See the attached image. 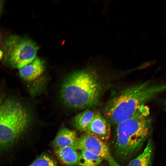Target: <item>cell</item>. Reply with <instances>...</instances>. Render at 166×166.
I'll list each match as a JSON object with an SVG mask.
<instances>
[{"mask_svg":"<svg viewBox=\"0 0 166 166\" xmlns=\"http://www.w3.org/2000/svg\"><path fill=\"white\" fill-rule=\"evenodd\" d=\"M165 85L148 81L121 91L107 104L104 113L111 123L118 124L127 120L145 103L163 92Z\"/></svg>","mask_w":166,"mask_h":166,"instance_id":"cell-1","label":"cell"},{"mask_svg":"<svg viewBox=\"0 0 166 166\" xmlns=\"http://www.w3.org/2000/svg\"><path fill=\"white\" fill-rule=\"evenodd\" d=\"M151 124L149 108L144 105L117 124L114 146L116 156L124 160L139 152L150 135Z\"/></svg>","mask_w":166,"mask_h":166,"instance_id":"cell-2","label":"cell"},{"mask_svg":"<svg viewBox=\"0 0 166 166\" xmlns=\"http://www.w3.org/2000/svg\"><path fill=\"white\" fill-rule=\"evenodd\" d=\"M102 90L97 73L93 70H83L73 73L65 78L61 86L60 96L68 106L83 109L96 105Z\"/></svg>","mask_w":166,"mask_h":166,"instance_id":"cell-3","label":"cell"},{"mask_svg":"<svg viewBox=\"0 0 166 166\" xmlns=\"http://www.w3.org/2000/svg\"><path fill=\"white\" fill-rule=\"evenodd\" d=\"M30 117L19 102L6 101L0 106V153L9 148L28 128Z\"/></svg>","mask_w":166,"mask_h":166,"instance_id":"cell-4","label":"cell"},{"mask_svg":"<svg viewBox=\"0 0 166 166\" xmlns=\"http://www.w3.org/2000/svg\"><path fill=\"white\" fill-rule=\"evenodd\" d=\"M38 47L28 38L11 35L4 44V60L13 67L20 69L36 58Z\"/></svg>","mask_w":166,"mask_h":166,"instance_id":"cell-5","label":"cell"},{"mask_svg":"<svg viewBox=\"0 0 166 166\" xmlns=\"http://www.w3.org/2000/svg\"><path fill=\"white\" fill-rule=\"evenodd\" d=\"M74 147L77 150H85L97 155L108 162L109 166H121L112 156L106 143L96 136L85 132L77 138Z\"/></svg>","mask_w":166,"mask_h":166,"instance_id":"cell-6","label":"cell"},{"mask_svg":"<svg viewBox=\"0 0 166 166\" xmlns=\"http://www.w3.org/2000/svg\"><path fill=\"white\" fill-rule=\"evenodd\" d=\"M85 132L96 136L105 142L109 139L111 136L109 123L99 113H95Z\"/></svg>","mask_w":166,"mask_h":166,"instance_id":"cell-7","label":"cell"},{"mask_svg":"<svg viewBox=\"0 0 166 166\" xmlns=\"http://www.w3.org/2000/svg\"><path fill=\"white\" fill-rule=\"evenodd\" d=\"M44 69L43 61L36 57L32 62L19 69L20 76L25 80L31 81L39 77Z\"/></svg>","mask_w":166,"mask_h":166,"instance_id":"cell-8","label":"cell"},{"mask_svg":"<svg viewBox=\"0 0 166 166\" xmlns=\"http://www.w3.org/2000/svg\"><path fill=\"white\" fill-rule=\"evenodd\" d=\"M55 153L60 161L66 166H74L78 164L79 154L74 146L56 148Z\"/></svg>","mask_w":166,"mask_h":166,"instance_id":"cell-9","label":"cell"},{"mask_svg":"<svg viewBox=\"0 0 166 166\" xmlns=\"http://www.w3.org/2000/svg\"><path fill=\"white\" fill-rule=\"evenodd\" d=\"M76 132L66 128L59 131L53 141L56 148L69 146H73L77 139Z\"/></svg>","mask_w":166,"mask_h":166,"instance_id":"cell-10","label":"cell"},{"mask_svg":"<svg viewBox=\"0 0 166 166\" xmlns=\"http://www.w3.org/2000/svg\"><path fill=\"white\" fill-rule=\"evenodd\" d=\"M153 151L152 143L151 140H149L142 153L132 160L128 166H151Z\"/></svg>","mask_w":166,"mask_h":166,"instance_id":"cell-11","label":"cell"},{"mask_svg":"<svg viewBox=\"0 0 166 166\" xmlns=\"http://www.w3.org/2000/svg\"><path fill=\"white\" fill-rule=\"evenodd\" d=\"M95 113L87 109L77 114L73 118V123L77 129L85 132L93 118Z\"/></svg>","mask_w":166,"mask_h":166,"instance_id":"cell-12","label":"cell"},{"mask_svg":"<svg viewBox=\"0 0 166 166\" xmlns=\"http://www.w3.org/2000/svg\"><path fill=\"white\" fill-rule=\"evenodd\" d=\"M103 159L89 151L82 150L79 155L78 164L80 166H98Z\"/></svg>","mask_w":166,"mask_h":166,"instance_id":"cell-13","label":"cell"},{"mask_svg":"<svg viewBox=\"0 0 166 166\" xmlns=\"http://www.w3.org/2000/svg\"><path fill=\"white\" fill-rule=\"evenodd\" d=\"M55 164V162L49 156L43 154L37 158L30 166H53Z\"/></svg>","mask_w":166,"mask_h":166,"instance_id":"cell-14","label":"cell"},{"mask_svg":"<svg viewBox=\"0 0 166 166\" xmlns=\"http://www.w3.org/2000/svg\"><path fill=\"white\" fill-rule=\"evenodd\" d=\"M1 41V36L0 35V44ZM2 52H1V51H0V57L1 56H2Z\"/></svg>","mask_w":166,"mask_h":166,"instance_id":"cell-15","label":"cell"},{"mask_svg":"<svg viewBox=\"0 0 166 166\" xmlns=\"http://www.w3.org/2000/svg\"><path fill=\"white\" fill-rule=\"evenodd\" d=\"M1 105V100H0V106Z\"/></svg>","mask_w":166,"mask_h":166,"instance_id":"cell-16","label":"cell"},{"mask_svg":"<svg viewBox=\"0 0 166 166\" xmlns=\"http://www.w3.org/2000/svg\"><path fill=\"white\" fill-rule=\"evenodd\" d=\"M0 9H1V2L0 1Z\"/></svg>","mask_w":166,"mask_h":166,"instance_id":"cell-17","label":"cell"},{"mask_svg":"<svg viewBox=\"0 0 166 166\" xmlns=\"http://www.w3.org/2000/svg\"><path fill=\"white\" fill-rule=\"evenodd\" d=\"M53 166H57L56 164L55 165H54Z\"/></svg>","mask_w":166,"mask_h":166,"instance_id":"cell-18","label":"cell"}]
</instances>
